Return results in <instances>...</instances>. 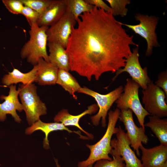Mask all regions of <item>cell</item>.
Here are the masks:
<instances>
[{
  "label": "cell",
  "mask_w": 167,
  "mask_h": 167,
  "mask_svg": "<svg viewBox=\"0 0 167 167\" xmlns=\"http://www.w3.org/2000/svg\"><path fill=\"white\" fill-rule=\"evenodd\" d=\"M143 167H167V146L160 144L151 148L139 147Z\"/></svg>",
  "instance_id": "14"
},
{
  "label": "cell",
  "mask_w": 167,
  "mask_h": 167,
  "mask_svg": "<svg viewBox=\"0 0 167 167\" xmlns=\"http://www.w3.org/2000/svg\"><path fill=\"white\" fill-rule=\"evenodd\" d=\"M49 54V62L56 66L58 69L69 71L70 70L69 58L66 49L59 43L48 42Z\"/></svg>",
  "instance_id": "19"
},
{
  "label": "cell",
  "mask_w": 167,
  "mask_h": 167,
  "mask_svg": "<svg viewBox=\"0 0 167 167\" xmlns=\"http://www.w3.org/2000/svg\"><path fill=\"white\" fill-rule=\"evenodd\" d=\"M37 64L38 70L34 82L42 86L56 84L58 68L42 58L39 59Z\"/></svg>",
  "instance_id": "18"
},
{
  "label": "cell",
  "mask_w": 167,
  "mask_h": 167,
  "mask_svg": "<svg viewBox=\"0 0 167 167\" xmlns=\"http://www.w3.org/2000/svg\"><path fill=\"white\" fill-rule=\"evenodd\" d=\"M19 88V95L23 110L25 113L28 124L31 126L40 120L41 116L47 113V108L38 95L37 87L34 84H21Z\"/></svg>",
  "instance_id": "4"
},
{
  "label": "cell",
  "mask_w": 167,
  "mask_h": 167,
  "mask_svg": "<svg viewBox=\"0 0 167 167\" xmlns=\"http://www.w3.org/2000/svg\"><path fill=\"white\" fill-rule=\"evenodd\" d=\"M98 110L97 104H94L88 107L87 109L80 114L73 115L71 114L67 109H63L60 111L54 117V122L62 123L65 126H73L77 127L86 134L90 139L93 138V135L85 131L79 125V122L80 119L85 115L92 114L95 113Z\"/></svg>",
  "instance_id": "16"
},
{
  "label": "cell",
  "mask_w": 167,
  "mask_h": 167,
  "mask_svg": "<svg viewBox=\"0 0 167 167\" xmlns=\"http://www.w3.org/2000/svg\"><path fill=\"white\" fill-rule=\"evenodd\" d=\"M135 17L136 20L139 21V24L131 25L121 22L120 23L122 26L124 25L131 29L136 34L145 39L147 43L145 55L149 56L152 54L153 47L159 45L155 32L158 19L155 16H149L140 14H136Z\"/></svg>",
  "instance_id": "8"
},
{
  "label": "cell",
  "mask_w": 167,
  "mask_h": 167,
  "mask_svg": "<svg viewBox=\"0 0 167 167\" xmlns=\"http://www.w3.org/2000/svg\"><path fill=\"white\" fill-rule=\"evenodd\" d=\"M2 2L11 13L15 15L21 14L24 6L20 0H3Z\"/></svg>",
  "instance_id": "27"
},
{
  "label": "cell",
  "mask_w": 167,
  "mask_h": 167,
  "mask_svg": "<svg viewBox=\"0 0 167 167\" xmlns=\"http://www.w3.org/2000/svg\"><path fill=\"white\" fill-rule=\"evenodd\" d=\"M67 10L74 16L76 21L82 14L90 11L94 6L85 0H66Z\"/></svg>",
  "instance_id": "23"
},
{
  "label": "cell",
  "mask_w": 167,
  "mask_h": 167,
  "mask_svg": "<svg viewBox=\"0 0 167 167\" xmlns=\"http://www.w3.org/2000/svg\"><path fill=\"white\" fill-rule=\"evenodd\" d=\"M10 89L7 96L4 95L0 96L2 100H4L2 103H0V121L3 122L6 118V115L11 114L15 121L20 123L21 119L17 113L16 111L19 112L23 110L21 104L18 99L20 91L19 88L16 90L15 85L11 84L9 86Z\"/></svg>",
  "instance_id": "13"
},
{
  "label": "cell",
  "mask_w": 167,
  "mask_h": 167,
  "mask_svg": "<svg viewBox=\"0 0 167 167\" xmlns=\"http://www.w3.org/2000/svg\"><path fill=\"white\" fill-rule=\"evenodd\" d=\"M144 127L149 128L159 141L160 144L167 146V119L150 115Z\"/></svg>",
  "instance_id": "21"
},
{
  "label": "cell",
  "mask_w": 167,
  "mask_h": 167,
  "mask_svg": "<svg viewBox=\"0 0 167 167\" xmlns=\"http://www.w3.org/2000/svg\"><path fill=\"white\" fill-rule=\"evenodd\" d=\"M30 26V38L21 50V57L26 58L28 62L33 66L37 64L41 58L49 62L46 48L48 42L46 32L49 27H40L37 23Z\"/></svg>",
  "instance_id": "3"
},
{
  "label": "cell",
  "mask_w": 167,
  "mask_h": 167,
  "mask_svg": "<svg viewBox=\"0 0 167 167\" xmlns=\"http://www.w3.org/2000/svg\"><path fill=\"white\" fill-rule=\"evenodd\" d=\"M155 84L162 89L167 96V71L161 72L157 76V80Z\"/></svg>",
  "instance_id": "29"
},
{
  "label": "cell",
  "mask_w": 167,
  "mask_h": 167,
  "mask_svg": "<svg viewBox=\"0 0 167 167\" xmlns=\"http://www.w3.org/2000/svg\"><path fill=\"white\" fill-rule=\"evenodd\" d=\"M77 23L66 48L70 70L89 81L123 67L132 53L131 46L138 47L112 13L94 6L80 15Z\"/></svg>",
  "instance_id": "1"
},
{
  "label": "cell",
  "mask_w": 167,
  "mask_h": 167,
  "mask_svg": "<svg viewBox=\"0 0 167 167\" xmlns=\"http://www.w3.org/2000/svg\"><path fill=\"white\" fill-rule=\"evenodd\" d=\"M139 84L131 79L127 78L123 92L115 102L120 110L130 109L136 116L140 127L145 129L144 119L150 115L143 106L139 96Z\"/></svg>",
  "instance_id": "5"
},
{
  "label": "cell",
  "mask_w": 167,
  "mask_h": 167,
  "mask_svg": "<svg viewBox=\"0 0 167 167\" xmlns=\"http://www.w3.org/2000/svg\"><path fill=\"white\" fill-rule=\"evenodd\" d=\"M26 19L30 26L37 23L40 15L36 11L30 8L24 6L21 14Z\"/></svg>",
  "instance_id": "28"
},
{
  "label": "cell",
  "mask_w": 167,
  "mask_h": 167,
  "mask_svg": "<svg viewBox=\"0 0 167 167\" xmlns=\"http://www.w3.org/2000/svg\"><path fill=\"white\" fill-rule=\"evenodd\" d=\"M54 161L55 162V164L57 167H61L60 165L59 164L58 161L57 159L54 158Z\"/></svg>",
  "instance_id": "31"
},
{
  "label": "cell",
  "mask_w": 167,
  "mask_h": 167,
  "mask_svg": "<svg viewBox=\"0 0 167 167\" xmlns=\"http://www.w3.org/2000/svg\"><path fill=\"white\" fill-rule=\"evenodd\" d=\"M112 9L113 16L120 15L123 17L126 16L128 12L126 8L127 5L130 3L129 0H106Z\"/></svg>",
  "instance_id": "24"
},
{
  "label": "cell",
  "mask_w": 167,
  "mask_h": 167,
  "mask_svg": "<svg viewBox=\"0 0 167 167\" xmlns=\"http://www.w3.org/2000/svg\"><path fill=\"white\" fill-rule=\"evenodd\" d=\"M66 9V0H54L40 16L37 24L40 27H50L61 18Z\"/></svg>",
  "instance_id": "15"
},
{
  "label": "cell",
  "mask_w": 167,
  "mask_h": 167,
  "mask_svg": "<svg viewBox=\"0 0 167 167\" xmlns=\"http://www.w3.org/2000/svg\"><path fill=\"white\" fill-rule=\"evenodd\" d=\"M116 138L111 140L109 154H116L123 159L126 167H143L141 161L131 148V143L126 133L121 126L115 134Z\"/></svg>",
  "instance_id": "9"
},
{
  "label": "cell",
  "mask_w": 167,
  "mask_h": 167,
  "mask_svg": "<svg viewBox=\"0 0 167 167\" xmlns=\"http://www.w3.org/2000/svg\"><path fill=\"white\" fill-rule=\"evenodd\" d=\"M38 70L37 64L34 66L33 68L29 72L23 73L19 70L14 68L11 72L4 75L2 79L3 84L6 86L21 83L26 85L34 82L36 75Z\"/></svg>",
  "instance_id": "20"
},
{
  "label": "cell",
  "mask_w": 167,
  "mask_h": 167,
  "mask_svg": "<svg viewBox=\"0 0 167 167\" xmlns=\"http://www.w3.org/2000/svg\"><path fill=\"white\" fill-rule=\"evenodd\" d=\"M92 165H89L88 167H93Z\"/></svg>",
  "instance_id": "32"
},
{
  "label": "cell",
  "mask_w": 167,
  "mask_h": 167,
  "mask_svg": "<svg viewBox=\"0 0 167 167\" xmlns=\"http://www.w3.org/2000/svg\"><path fill=\"white\" fill-rule=\"evenodd\" d=\"M24 6L30 8L40 15L52 3L54 0H20Z\"/></svg>",
  "instance_id": "25"
},
{
  "label": "cell",
  "mask_w": 167,
  "mask_h": 167,
  "mask_svg": "<svg viewBox=\"0 0 167 167\" xmlns=\"http://www.w3.org/2000/svg\"><path fill=\"white\" fill-rule=\"evenodd\" d=\"M139 57V49L137 47L133 49L131 55L126 61L125 66L116 72L112 81H114L121 74L126 72L131 77V79L137 83L143 89H146L151 80L148 75L147 67L143 68L140 65Z\"/></svg>",
  "instance_id": "12"
},
{
  "label": "cell",
  "mask_w": 167,
  "mask_h": 167,
  "mask_svg": "<svg viewBox=\"0 0 167 167\" xmlns=\"http://www.w3.org/2000/svg\"><path fill=\"white\" fill-rule=\"evenodd\" d=\"M0 165H1L0 164Z\"/></svg>",
  "instance_id": "33"
},
{
  "label": "cell",
  "mask_w": 167,
  "mask_h": 167,
  "mask_svg": "<svg viewBox=\"0 0 167 167\" xmlns=\"http://www.w3.org/2000/svg\"><path fill=\"white\" fill-rule=\"evenodd\" d=\"M85 1L87 3L101 9L106 12L112 13L111 8L102 0H85Z\"/></svg>",
  "instance_id": "30"
},
{
  "label": "cell",
  "mask_w": 167,
  "mask_h": 167,
  "mask_svg": "<svg viewBox=\"0 0 167 167\" xmlns=\"http://www.w3.org/2000/svg\"><path fill=\"white\" fill-rule=\"evenodd\" d=\"M118 119L125 126L131 143L130 146L136 151L137 155L139 156V147L143 145L142 143L146 144L149 140L148 137L145 134V129L142 127H139L135 125L133 112L130 109L120 110Z\"/></svg>",
  "instance_id": "11"
},
{
  "label": "cell",
  "mask_w": 167,
  "mask_h": 167,
  "mask_svg": "<svg viewBox=\"0 0 167 167\" xmlns=\"http://www.w3.org/2000/svg\"><path fill=\"white\" fill-rule=\"evenodd\" d=\"M142 102L144 108L150 115L162 118L167 116V96L161 88L156 86L152 81L147 88L142 90Z\"/></svg>",
  "instance_id": "7"
},
{
  "label": "cell",
  "mask_w": 167,
  "mask_h": 167,
  "mask_svg": "<svg viewBox=\"0 0 167 167\" xmlns=\"http://www.w3.org/2000/svg\"><path fill=\"white\" fill-rule=\"evenodd\" d=\"M76 23L74 16L66 9L61 18L48 28L46 32L48 42L59 43L66 49L73 28Z\"/></svg>",
  "instance_id": "10"
},
{
  "label": "cell",
  "mask_w": 167,
  "mask_h": 167,
  "mask_svg": "<svg viewBox=\"0 0 167 167\" xmlns=\"http://www.w3.org/2000/svg\"><path fill=\"white\" fill-rule=\"evenodd\" d=\"M56 84L61 86L67 91L74 98L77 99L75 93L78 91L81 87L76 79L69 71L59 69Z\"/></svg>",
  "instance_id": "22"
},
{
  "label": "cell",
  "mask_w": 167,
  "mask_h": 167,
  "mask_svg": "<svg viewBox=\"0 0 167 167\" xmlns=\"http://www.w3.org/2000/svg\"><path fill=\"white\" fill-rule=\"evenodd\" d=\"M123 87L120 86L105 94H102L93 91L86 87H81L78 92L90 96L94 98L97 103L98 111L91 118L92 122L95 126H98L101 120V125L106 126V117L108 112L114 102L119 98L123 92Z\"/></svg>",
  "instance_id": "6"
},
{
  "label": "cell",
  "mask_w": 167,
  "mask_h": 167,
  "mask_svg": "<svg viewBox=\"0 0 167 167\" xmlns=\"http://www.w3.org/2000/svg\"><path fill=\"white\" fill-rule=\"evenodd\" d=\"M39 130H41L45 133V137L43 139V146L44 148L46 149L49 148L48 136L51 132L54 131L66 130L69 133L74 132L78 135L81 139H88V137L84 136L82 135L79 131H73L71 130L61 123H45L42 122L40 119L33 124L27 128L25 131V133L27 135H30L35 131Z\"/></svg>",
  "instance_id": "17"
},
{
  "label": "cell",
  "mask_w": 167,
  "mask_h": 167,
  "mask_svg": "<svg viewBox=\"0 0 167 167\" xmlns=\"http://www.w3.org/2000/svg\"><path fill=\"white\" fill-rule=\"evenodd\" d=\"M120 112V110L117 108L114 110L109 112L108 124L105 134L96 143L92 145H86L90 150L89 156L86 160L79 162L78 167H88L100 160H112L109 156L112 149L111 142L113 135L115 134L118 130V127L115 126Z\"/></svg>",
  "instance_id": "2"
},
{
  "label": "cell",
  "mask_w": 167,
  "mask_h": 167,
  "mask_svg": "<svg viewBox=\"0 0 167 167\" xmlns=\"http://www.w3.org/2000/svg\"><path fill=\"white\" fill-rule=\"evenodd\" d=\"M112 156L113 157L112 160H99L96 162L93 167H126L124 161L121 156L116 154Z\"/></svg>",
  "instance_id": "26"
}]
</instances>
